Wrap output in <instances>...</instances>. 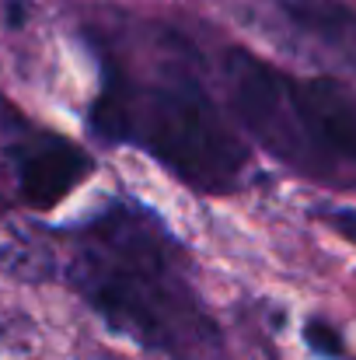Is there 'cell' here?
I'll list each match as a JSON object with an SVG mask.
<instances>
[{
    "instance_id": "cell-1",
    "label": "cell",
    "mask_w": 356,
    "mask_h": 360,
    "mask_svg": "<svg viewBox=\"0 0 356 360\" xmlns=\"http://www.w3.org/2000/svg\"><path fill=\"white\" fill-rule=\"evenodd\" d=\"M70 287L119 336L168 360H210L220 333L175 238L140 207L112 203L77 231Z\"/></svg>"
},
{
    "instance_id": "cell-2",
    "label": "cell",
    "mask_w": 356,
    "mask_h": 360,
    "mask_svg": "<svg viewBox=\"0 0 356 360\" xmlns=\"http://www.w3.org/2000/svg\"><path fill=\"white\" fill-rule=\"evenodd\" d=\"M88 126L109 140L140 147L196 193H235L248 168V147L220 105L185 63H161L133 77L105 63V81L88 109Z\"/></svg>"
},
{
    "instance_id": "cell-3",
    "label": "cell",
    "mask_w": 356,
    "mask_h": 360,
    "mask_svg": "<svg viewBox=\"0 0 356 360\" xmlns=\"http://www.w3.org/2000/svg\"><path fill=\"white\" fill-rule=\"evenodd\" d=\"M237 122L279 161L325 182L356 186V95L336 77H294L248 49L224 63Z\"/></svg>"
},
{
    "instance_id": "cell-4",
    "label": "cell",
    "mask_w": 356,
    "mask_h": 360,
    "mask_svg": "<svg viewBox=\"0 0 356 360\" xmlns=\"http://www.w3.org/2000/svg\"><path fill=\"white\" fill-rule=\"evenodd\" d=\"M95 161L81 143H70L63 136H42L35 143H25L14 154V179L18 193L28 207L49 210L63 203L88 175Z\"/></svg>"
},
{
    "instance_id": "cell-5",
    "label": "cell",
    "mask_w": 356,
    "mask_h": 360,
    "mask_svg": "<svg viewBox=\"0 0 356 360\" xmlns=\"http://www.w3.org/2000/svg\"><path fill=\"white\" fill-rule=\"evenodd\" d=\"M276 11L318 53L356 70V7L346 0H276Z\"/></svg>"
},
{
    "instance_id": "cell-6",
    "label": "cell",
    "mask_w": 356,
    "mask_h": 360,
    "mask_svg": "<svg viewBox=\"0 0 356 360\" xmlns=\"http://www.w3.org/2000/svg\"><path fill=\"white\" fill-rule=\"evenodd\" d=\"M304 340H308V347H311L315 354H322V357H339V354H343L339 333H336L332 326H325V322H308V326H304Z\"/></svg>"
},
{
    "instance_id": "cell-7",
    "label": "cell",
    "mask_w": 356,
    "mask_h": 360,
    "mask_svg": "<svg viewBox=\"0 0 356 360\" xmlns=\"http://www.w3.org/2000/svg\"><path fill=\"white\" fill-rule=\"evenodd\" d=\"M329 221L343 231V235H350L356 241V214H343V210H336V214H329Z\"/></svg>"
}]
</instances>
